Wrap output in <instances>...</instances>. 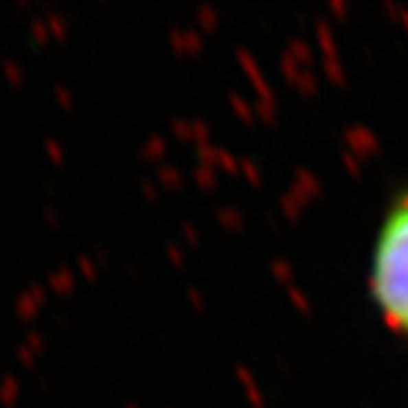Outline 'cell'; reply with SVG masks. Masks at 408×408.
<instances>
[{"mask_svg": "<svg viewBox=\"0 0 408 408\" xmlns=\"http://www.w3.org/2000/svg\"><path fill=\"white\" fill-rule=\"evenodd\" d=\"M372 288L389 320L408 332V194L391 207L379 231Z\"/></svg>", "mask_w": 408, "mask_h": 408, "instance_id": "obj_1", "label": "cell"}]
</instances>
